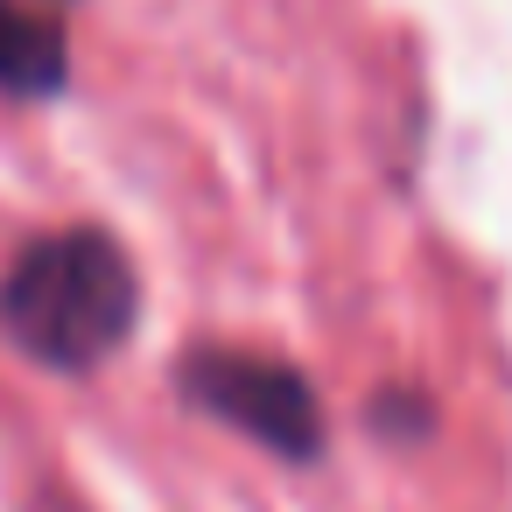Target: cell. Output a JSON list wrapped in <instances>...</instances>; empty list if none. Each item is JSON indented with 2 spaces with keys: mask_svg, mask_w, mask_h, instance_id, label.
<instances>
[{
  "mask_svg": "<svg viewBox=\"0 0 512 512\" xmlns=\"http://www.w3.org/2000/svg\"><path fill=\"white\" fill-rule=\"evenodd\" d=\"M71 85V43L50 15L0 0V92L8 99H57Z\"/></svg>",
  "mask_w": 512,
  "mask_h": 512,
  "instance_id": "3",
  "label": "cell"
},
{
  "mask_svg": "<svg viewBox=\"0 0 512 512\" xmlns=\"http://www.w3.org/2000/svg\"><path fill=\"white\" fill-rule=\"evenodd\" d=\"M141 323V274L106 225H57L0 274V337L43 372H99Z\"/></svg>",
  "mask_w": 512,
  "mask_h": 512,
  "instance_id": "1",
  "label": "cell"
},
{
  "mask_svg": "<svg viewBox=\"0 0 512 512\" xmlns=\"http://www.w3.org/2000/svg\"><path fill=\"white\" fill-rule=\"evenodd\" d=\"M176 393L197 414L225 421L232 435L260 442L281 463H316L323 442H330V414H323V393L309 386V372H295L288 358L246 351V344L183 351L176 358Z\"/></svg>",
  "mask_w": 512,
  "mask_h": 512,
  "instance_id": "2",
  "label": "cell"
},
{
  "mask_svg": "<svg viewBox=\"0 0 512 512\" xmlns=\"http://www.w3.org/2000/svg\"><path fill=\"white\" fill-rule=\"evenodd\" d=\"M372 428H379L386 442H421V435L435 428V407H428L414 386H386V393H372Z\"/></svg>",
  "mask_w": 512,
  "mask_h": 512,
  "instance_id": "4",
  "label": "cell"
}]
</instances>
